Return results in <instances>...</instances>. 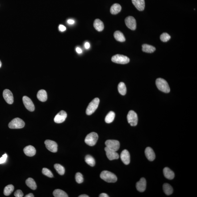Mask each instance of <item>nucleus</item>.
<instances>
[{
	"label": "nucleus",
	"mask_w": 197,
	"mask_h": 197,
	"mask_svg": "<svg viewBox=\"0 0 197 197\" xmlns=\"http://www.w3.org/2000/svg\"><path fill=\"white\" fill-rule=\"evenodd\" d=\"M115 117V113L113 111H110L105 118V120L106 123H110L113 121Z\"/></svg>",
	"instance_id": "obj_29"
},
{
	"label": "nucleus",
	"mask_w": 197,
	"mask_h": 197,
	"mask_svg": "<svg viewBox=\"0 0 197 197\" xmlns=\"http://www.w3.org/2000/svg\"><path fill=\"white\" fill-rule=\"evenodd\" d=\"M14 195L16 197H22L23 196V194L21 190H18L14 193Z\"/></svg>",
	"instance_id": "obj_37"
},
{
	"label": "nucleus",
	"mask_w": 197,
	"mask_h": 197,
	"mask_svg": "<svg viewBox=\"0 0 197 197\" xmlns=\"http://www.w3.org/2000/svg\"><path fill=\"white\" fill-rule=\"evenodd\" d=\"M14 189V186L13 185H8L4 190V194L6 196L10 195L13 192Z\"/></svg>",
	"instance_id": "obj_31"
},
{
	"label": "nucleus",
	"mask_w": 197,
	"mask_h": 197,
	"mask_svg": "<svg viewBox=\"0 0 197 197\" xmlns=\"http://www.w3.org/2000/svg\"><path fill=\"white\" fill-rule=\"evenodd\" d=\"M114 38L116 41L120 42H123L125 41L126 39L124 35L120 31H115L114 34Z\"/></svg>",
	"instance_id": "obj_24"
},
{
	"label": "nucleus",
	"mask_w": 197,
	"mask_h": 197,
	"mask_svg": "<svg viewBox=\"0 0 197 197\" xmlns=\"http://www.w3.org/2000/svg\"><path fill=\"white\" fill-rule=\"evenodd\" d=\"M127 119L128 123L131 126H135L137 124L138 118L137 114L135 112L130 110L127 115Z\"/></svg>",
	"instance_id": "obj_7"
},
{
	"label": "nucleus",
	"mask_w": 197,
	"mask_h": 197,
	"mask_svg": "<svg viewBox=\"0 0 197 197\" xmlns=\"http://www.w3.org/2000/svg\"><path fill=\"white\" fill-rule=\"evenodd\" d=\"M59 30L61 31H65L66 30V28L65 26L62 25H59Z\"/></svg>",
	"instance_id": "obj_39"
},
{
	"label": "nucleus",
	"mask_w": 197,
	"mask_h": 197,
	"mask_svg": "<svg viewBox=\"0 0 197 197\" xmlns=\"http://www.w3.org/2000/svg\"><path fill=\"white\" fill-rule=\"evenodd\" d=\"M42 173L44 175L50 178H52L53 177V174H52V172L49 169L47 168H44L42 170Z\"/></svg>",
	"instance_id": "obj_35"
},
{
	"label": "nucleus",
	"mask_w": 197,
	"mask_h": 197,
	"mask_svg": "<svg viewBox=\"0 0 197 197\" xmlns=\"http://www.w3.org/2000/svg\"><path fill=\"white\" fill-rule=\"evenodd\" d=\"M79 197H89V196H88V195H85V194H84V195H81L79 196Z\"/></svg>",
	"instance_id": "obj_45"
},
{
	"label": "nucleus",
	"mask_w": 197,
	"mask_h": 197,
	"mask_svg": "<svg viewBox=\"0 0 197 197\" xmlns=\"http://www.w3.org/2000/svg\"><path fill=\"white\" fill-rule=\"evenodd\" d=\"M122 7L119 4L115 3L110 8V13L111 14L115 15L119 13L121 10Z\"/></svg>",
	"instance_id": "obj_23"
},
{
	"label": "nucleus",
	"mask_w": 197,
	"mask_h": 197,
	"mask_svg": "<svg viewBox=\"0 0 197 197\" xmlns=\"http://www.w3.org/2000/svg\"><path fill=\"white\" fill-rule=\"evenodd\" d=\"M118 90L122 95H124L126 93V87L124 83L120 82L118 85Z\"/></svg>",
	"instance_id": "obj_30"
},
{
	"label": "nucleus",
	"mask_w": 197,
	"mask_h": 197,
	"mask_svg": "<svg viewBox=\"0 0 197 197\" xmlns=\"http://www.w3.org/2000/svg\"><path fill=\"white\" fill-rule=\"evenodd\" d=\"M22 99L24 106L27 110L30 111H33L35 110V106L31 98L27 97L24 96Z\"/></svg>",
	"instance_id": "obj_11"
},
{
	"label": "nucleus",
	"mask_w": 197,
	"mask_h": 197,
	"mask_svg": "<svg viewBox=\"0 0 197 197\" xmlns=\"http://www.w3.org/2000/svg\"><path fill=\"white\" fill-rule=\"evenodd\" d=\"M25 125L24 122L20 118H14L9 123V127L11 129H19L23 128Z\"/></svg>",
	"instance_id": "obj_4"
},
{
	"label": "nucleus",
	"mask_w": 197,
	"mask_h": 197,
	"mask_svg": "<svg viewBox=\"0 0 197 197\" xmlns=\"http://www.w3.org/2000/svg\"><path fill=\"white\" fill-rule=\"evenodd\" d=\"M7 158V155L6 154H3L2 157L0 158V164H3L6 162Z\"/></svg>",
	"instance_id": "obj_38"
},
{
	"label": "nucleus",
	"mask_w": 197,
	"mask_h": 197,
	"mask_svg": "<svg viewBox=\"0 0 197 197\" xmlns=\"http://www.w3.org/2000/svg\"><path fill=\"white\" fill-rule=\"evenodd\" d=\"M99 102L100 100L98 98H95L93 99L89 104L87 108L86 114L90 115L94 113L98 108Z\"/></svg>",
	"instance_id": "obj_3"
},
{
	"label": "nucleus",
	"mask_w": 197,
	"mask_h": 197,
	"mask_svg": "<svg viewBox=\"0 0 197 197\" xmlns=\"http://www.w3.org/2000/svg\"><path fill=\"white\" fill-rule=\"evenodd\" d=\"M26 185L32 190H35L37 188L36 183L32 178H29L26 181Z\"/></svg>",
	"instance_id": "obj_26"
},
{
	"label": "nucleus",
	"mask_w": 197,
	"mask_h": 197,
	"mask_svg": "<svg viewBox=\"0 0 197 197\" xmlns=\"http://www.w3.org/2000/svg\"><path fill=\"white\" fill-rule=\"evenodd\" d=\"M3 95L7 103L10 104L13 103L14 102V97L12 93L10 90L8 89L4 90Z\"/></svg>",
	"instance_id": "obj_12"
},
{
	"label": "nucleus",
	"mask_w": 197,
	"mask_h": 197,
	"mask_svg": "<svg viewBox=\"0 0 197 197\" xmlns=\"http://www.w3.org/2000/svg\"><path fill=\"white\" fill-rule=\"evenodd\" d=\"M76 51L79 54H81L82 53V50L81 48H79V47H77L76 48Z\"/></svg>",
	"instance_id": "obj_41"
},
{
	"label": "nucleus",
	"mask_w": 197,
	"mask_h": 197,
	"mask_svg": "<svg viewBox=\"0 0 197 197\" xmlns=\"http://www.w3.org/2000/svg\"><path fill=\"white\" fill-rule=\"evenodd\" d=\"M156 86L159 90L164 93H168L170 91V89L167 82L162 78H159L156 80Z\"/></svg>",
	"instance_id": "obj_2"
},
{
	"label": "nucleus",
	"mask_w": 197,
	"mask_h": 197,
	"mask_svg": "<svg viewBox=\"0 0 197 197\" xmlns=\"http://www.w3.org/2000/svg\"><path fill=\"white\" fill-rule=\"evenodd\" d=\"M163 173L165 177L168 179L172 180L174 178V172L168 168H164L163 169Z\"/></svg>",
	"instance_id": "obj_21"
},
{
	"label": "nucleus",
	"mask_w": 197,
	"mask_h": 197,
	"mask_svg": "<svg viewBox=\"0 0 197 197\" xmlns=\"http://www.w3.org/2000/svg\"><path fill=\"white\" fill-rule=\"evenodd\" d=\"M99 197H108L109 196L107 195V194L106 193H102L100 195Z\"/></svg>",
	"instance_id": "obj_43"
},
{
	"label": "nucleus",
	"mask_w": 197,
	"mask_h": 197,
	"mask_svg": "<svg viewBox=\"0 0 197 197\" xmlns=\"http://www.w3.org/2000/svg\"><path fill=\"white\" fill-rule=\"evenodd\" d=\"M94 26L95 29L98 31H102L104 28V25L103 22L98 19H96L95 20Z\"/></svg>",
	"instance_id": "obj_20"
},
{
	"label": "nucleus",
	"mask_w": 197,
	"mask_h": 197,
	"mask_svg": "<svg viewBox=\"0 0 197 197\" xmlns=\"http://www.w3.org/2000/svg\"><path fill=\"white\" fill-rule=\"evenodd\" d=\"M1 66H2V63H1V61H0V68L1 67Z\"/></svg>",
	"instance_id": "obj_46"
},
{
	"label": "nucleus",
	"mask_w": 197,
	"mask_h": 197,
	"mask_svg": "<svg viewBox=\"0 0 197 197\" xmlns=\"http://www.w3.org/2000/svg\"><path fill=\"white\" fill-rule=\"evenodd\" d=\"M111 60L115 63L125 64L129 62L130 59L124 55L117 54L112 56Z\"/></svg>",
	"instance_id": "obj_6"
},
{
	"label": "nucleus",
	"mask_w": 197,
	"mask_h": 197,
	"mask_svg": "<svg viewBox=\"0 0 197 197\" xmlns=\"http://www.w3.org/2000/svg\"><path fill=\"white\" fill-rule=\"evenodd\" d=\"M53 195L55 197H68L67 193L63 190L60 189H56L53 192Z\"/></svg>",
	"instance_id": "obj_28"
},
{
	"label": "nucleus",
	"mask_w": 197,
	"mask_h": 197,
	"mask_svg": "<svg viewBox=\"0 0 197 197\" xmlns=\"http://www.w3.org/2000/svg\"><path fill=\"white\" fill-rule=\"evenodd\" d=\"M120 158L123 163L125 165H128L130 162V154L129 152L127 150H124L120 154Z\"/></svg>",
	"instance_id": "obj_15"
},
{
	"label": "nucleus",
	"mask_w": 197,
	"mask_h": 197,
	"mask_svg": "<svg viewBox=\"0 0 197 197\" xmlns=\"http://www.w3.org/2000/svg\"><path fill=\"white\" fill-rule=\"evenodd\" d=\"M145 154L148 159L150 161H153L155 158V154L154 152L150 147H147L145 150Z\"/></svg>",
	"instance_id": "obj_19"
},
{
	"label": "nucleus",
	"mask_w": 197,
	"mask_h": 197,
	"mask_svg": "<svg viewBox=\"0 0 197 197\" xmlns=\"http://www.w3.org/2000/svg\"><path fill=\"white\" fill-rule=\"evenodd\" d=\"M156 50V48L153 46L147 44H144L142 45L143 52L147 53H152Z\"/></svg>",
	"instance_id": "obj_25"
},
{
	"label": "nucleus",
	"mask_w": 197,
	"mask_h": 197,
	"mask_svg": "<svg viewBox=\"0 0 197 197\" xmlns=\"http://www.w3.org/2000/svg\"><path fill=\"white\" fill-rule=\"evenodd\" d=\"M23 152L26 156L29 157H32L35 156L36 153V150L35 147L31 145L27 146L25 147Z\"/></svg>",
	"instance_id": "obj_18"
},
{
	"label": "nucleus",
	"mask_w": 197,
	"mask_h": 197,
	"mask_svg": "<svg viewBox=\"0 0 197 197\" xmlns=\"http://www.w3.org/2000/svg\"><path fill=\"white\" fill-rule=\"evenodd\" d=\"M85 47L86 49H89V48H90V43H88V42H86L85 44Z\"/></svg>",
	"instance_id": "obj_40"
},
{
	"label": "nucleus",
	"mask_w": 197,
	"mask_h": 197,
	"mask_svg": "<svg viewBox=\"0 0 197 197\" xmlns=\"http://www.w3.org/2000/svg\"><path fill=\"white\" fill-rule=\"evenodd\" d=\"M160 39L161 41L164 42H166L170 39V36L168 34L166 33H163L160 36Z\"/></svg>",
	"instance_id": "obj_34"
},
{
	"label": "nucleus",
	"mask_w": 197,
	"mask_h": 197,
	"mask_svg": "<svg viewBox=\"0 0 197 197\" xmlns=\"http://www.w3.org/2000/svg\"><path fill=\"white\" fill-rule=\"evenodd\" d=\"M46 148L50 152L56 153L57 151L58 145L55 141L50 140H47L45 141Z\"/></svg>",
	"instance_id": "obj_10"
},
{
	"label": "nucleus",
	"mask_w": 197,
	"mask_h": 197,
	"mask_svg": "<svg viewBox=\"0 0 197 197\" xmlns=\"http://www.w3.org/2000/svg\"><path fill=\"white\" fill-rule=\"evenodd\" d=\"M163 189L164 192L166 195H170L173 192V189L170 184L168 183H165L163 186Z\"/></svg>",
	"instance_id": "obj_27"
},
{
	"label": "nucleus",
	"mask_w": 197,
	"mask_h": 197,
	"mask_svg": "<svg viewBox=\"0 0 197 197\" xmlns=\"http://www.w3.org/2000/svg\"><path fill=\"white\" fill-rule=\"evenodd\" d=\"M25 197H34V196L33 195V194H32V193H30V194H27V195H26L25 196Z\"/></svg>",
	"instance_id": "obj_44"
},
{
	"label": "nucleus",
	"mask_w": 197,
	"mask_h": 197,
	"mask_svg": "<svg viewBox=\"0 0 197 197\" xmlns=\"http://www.w3.org/2000/svg\"><path fill=\"white\" fill-rule=\"evenodd\" d=\"M54 168L58 173L61 175H64L65 173V168L60 164H56L54 165Z\"/></svg>",
	"instance_id": "obj_33"
},
{
	"label": "nucleus",
	"mask_w": 197,
	"mask_h": 197,
	"mask_svg": "<svg viewBox=\"0 0 197 197\" xmlns=\"http://www.w3.org/2000/svg\"><path fill=\"white\" fill-rule=\"evenodd\" d=\"M67 23L70 25H73L75 23V21L72 19H68L67 21Z\"/></svg>",
	"instance_id": "obj_42"
},
{
	"label": "nucleus",
	"mask_w": 197,
	"mask_h": 197,
	"mask_svg": "<svg viewBox=\"0 0 197 197\" xmlns=\"http://www.w3.org/2000/svg\"><path fill=\"white\" fill-rule=\"evenodd\" d=\"M98 139V134L95 132H92L86 136L85 142L87 145L94 146L97 142Z\"/></svg>",
	"instance_id": "obj_5"
},
{
	"label": "nucleus",
	"mask_w": 197,
	"mask_h": 197,
	"mask_svg": "<svg viewBox=\"0 0 197 197\" xmlns=\"http://www.w3.org/2000/svg\"><path fill=\"white\" fill-rule=\"evenodd\" d=\"M146 182L145 178H142L136 184V188L138 191L143 192L146 188Z\"/></svg>",
	"instance_id": "obj_16"
},
{
	"label": "nucleus",
	"mask_w": 197,
	"mask_h": 197,
	"mask_svg": "<svg viewBox=\"0 0 197 197\" xmlns=\"http://www.w3.org/2000/svg\"><path fill=\"white\" fill-rule=\"evenodd\" d=\"M105 144L109 149L115 152L120 148V143L117 140H108L105 142Z\"/></svg>",
	"instance_id": "obj_8"
},
{
	"label": "nucleus",
	"mask_w": 197,
	"mask_h": 197,
	"mask_svg": "<svg viewBox=\"0 0 197 197\" xmlns=\"http://www.w3.org/2000/svg\"><path fill=\"white\" fill-rule=\"evenodd\" d=\"M85 161L88 165L91 166H94L95 164V160L94 158L89 155H88L85 157Z\"/></svg>",
	"instance_id": "obj_32"
},
{
	"label": "nucleus",
	"mask_w": 197,
	"mask_h": 197,
	"mask_svg": "<svg viewBox=\"0 0 197 197\" xmlns=\"http://www.w3.org/2000/svg\"><path fill=\"white\" fill-rule=\"evenodd\" d=\"M100 177L105 182H115L117 180L116 176L113 173L107 170L103 171L101 172Z\"/></svg>",
	"instance_id": "obj_1"
},
{
	"label": "nucleus",
	"mask_w": 197,
	"mask_h": 197,
	"mask_svg": "<svg viewBox=\"0 0 197 197\" xmlns=\"http://www.w3.org/2000/svg\"><path fill=\"white\" fill-rule=\"evenodd\" d=\"M67 117V113L63 110H62L55 116L54 118V121L56 123H62L65 120Z\"/></svg>",
	"instance_id": "obj_14"
},
{
	"label": "nucleus",
	"mask_w": 197,
	"mask_h": 197,
	"mask_svg": "<svg viewBox=\"0 0 197 197\" xmlns=\"http://www.w3.org/2000/svg\"><path fill=\"white\" fill-rule=\"evenodd\" d=\"M37 97L39 101L43 102H45L48 98L47 92L44 90H39L37 93Z\"/></svg>",
	"instance_id": "obj_22"
},
{
	"label": "nucleus",
	"mask_w": 197,
	"mask_h": 197,
	"mask_svg": "<svg viewBox=\"0 0 197 197\" xmlns=\"http://www.w3.org/2000/svg\"><path fill=\"white\" fill-rule=\"evenodd\" d=\"M125 23L128 28L132 31L136 29V19L132 16H128L125 19Z\"/></svg>",
	"instance_id": "obj_9"
},
{
	"label": "nucleus",
	"mask_w": 197,
	"mask_h": 197,
	"mask_svg": "<svg viewBox=\"0 0 197 197\" xmlns=\"http://www.w3.org/2000/svg\"><path fill=\"white\" fill-rule=\"evenodd\" d=\"M75 179L77 183L79 184L82 183L84 181L83 176L81 173H77L76 174Z\"/></svg>",
	"instance_id": "obj_36"
},
{
	"label": "nucleus",
	"mask_w": 197,
	"mask_h": 197,
	"mask_svg": "<svg viewBox=\"0 0 197 197\" xmlns=\"http://www.w3.org/2000/svg\"><path fill=\"white\" fill-rule=\"evenodd\" d=\"M132 3L139 11H142L145 7L144 0H132Z\"/></svg>",
	"instance_id": "obj_17"
},
{
	"label": "nucleus",
	"mask_w": 197,
	"mask_h": 197,
	"mask_svg": "<svg viewBox=\"0 0 197 197\" xmlns=\"http://www.w3.org/2000/svg\"><path fill=\"white\" fill-rule=\"evenodd\" d=\"M105 150L106 151V156L109 160H112L119 158V154L115 151L112 150L107 147L105 148Z\"/></svg>",
	"instance_id": "obj_13"
}]
</instances>
